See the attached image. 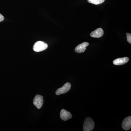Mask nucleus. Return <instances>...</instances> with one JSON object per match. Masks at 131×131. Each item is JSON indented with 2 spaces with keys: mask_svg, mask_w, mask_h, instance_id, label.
Returning <instances> with one entry per match:
<instances>
[{
  "mask_svg": "<svg viewBox=\"0 0 131 131\" xmlns=\"http://www.w3.org/2000/svg\"><path fill=\"white\" fill-rule=\"evenodd\" d=\"M129 58L125 57L118 58L115 59L113 62V63L115 65H123L127 63L129 61Z\"/></svg>",
  "mask_w": 131,
  "mask_h": 131,
  "instance_id": "1a4fd4ad",
  "label": "nucleus"
},
{
  "mask_svg": "<svg viewBox=\"0 0 131 131\" xmlns=\"http://www.w3.org/2000/svg\"><path fill=\"white\" fill-rule=\"evenodd\" d=\"M94 122L90 117H87L84 120L83 124V131L92 130L94 127Z\"/></svg>",
  "mask_w": 131,
  "mask_h": 131,
  "instance_id": "f257e3e1",
  "label": "nucleus"
},
{
  "mask_svg": "<svg viewBox=\"0 0 131 131\" xmlns=\"http://www.w3.org/2000/svg\"><path fill=\"white\" fill-rule=\"evenodd\" d=\"M60 116L61 119L64 121L71 119L72 117L71 113L64 109H62L61 110Z\"/></svg>",
  "mask_w": 131,
  "mask_h": 131,
  "instance_id": "423d86ee",
  "label": "nucleus"
},
{
  "mask_svg": "<svg viewBox=\"0 0 131 131\" xmlns=\"http://www.w3.org/2000/svg\"><path fill=\"white\" fill-rule=\"evenodd\" d=\"M71 88V84L69 82L66 83L62 88H59L56 91V94L59 95L61 94H64L69 91Z\"/></svg>",
  "mask_w": 131,
  "mask_h": 131,
  "instance_id": "7ed1b4c3",
  "label": "nucleus"
},
{
  "mask_svg": "<svg viewBox=\"0 0 131 131\" xmlns=\"http://www.w3.org/2000/svg\"><path fill=\"white\" fill-rule=\"evenodd\" d=\"M127 39V42L129 43H131V34L129 33H126V34Z\"/></svg>",
  "mask_w": 131,
  "mask_h": 131,
  "instance_id": "9b49d317",
  "label": "nucleus"
},
{
  "mask_svg": "<svg viewBox=\"0 0 131 131\" xmlns=\"http://www.w3.org/2000/svg\"><path fill=\"white\" fill-rule=\"evenodd\" d=\"M43 103V98L42 95H37L33 100V104L38 109L42 107Z\"/></svg>",
  "mask_w": 131,
  "mask_h": 131,
  "instance_id": "20e7f679",
  "label": "nucleus"
},
{
  "mask_svg": "<svg viewBox=\"0 0 131 131\" xmlns=\"http://www.w3.org/2000/svg\"><path fill=\"white\" fill-rule=\"evenodd\" d=\"M89 45V43L87 42H84L79 45L75 49V51L78 53H82L84 52L85 50H86V47Z\"/></svg>",
  "mask_w": 131,
  "mask_h": 131,
  "instance_id": "0eeeda50",
  "label": "nucleus"
},
{
  "mask_svg": "<svg viewBox=\"0 0 131 131\" xmlns=\"http://www.w3.org/2000/svg\"><path fill=\"white\" fill-rule=\"evenodd\" d=\"M4 20V16H3L2 15L0 14V22L3 21Z\"/></svg>",
  "mask_w": 131,
  "mask_h": 131,
  "instance_id": "f8f14e48",
  "label": "nucleus"
},
{
  "mask_svg": "<svg viewBox=\"0 0 131 131\" xmlns=\"http://www.w3.org/2000/svg\"><path fill=\"white\" fill-rule=\"evenodd\" d=\"M48 47V45L46 43L42 41H38L34 44L33 49L35 51L40 52L46 50Z\"/></svg>",
  "mask_w": 131,
  "mask_h": 131,
  "instance_id": "f03ea898",
  "label": "nucleus"
},
{
  "mask_svg": "<svg viewBox=\"0 0 131 131\" xmlns=\"http://www.w3.org/2000/svg\"><path fill=\"white\" fill-rule=\"evenodd\" d=\"M122 128L125 130H128L131 129V117H126L124 120L122 124Z\"/></svg>",
  "mask_w": 131,
  "mask_h": 131,
  "instance_id": "39448f33",
  "label": "nucleus"
},
{
  "mask_svg": "<svg viewBox=\"0 0 131 131\" xmlns=\"http://www.w3.org/2000/svg\"><path fill=\"white\" fill-rule=\"evenodd\" d=\"M104 31L103 29L101 28H97L90 34V36L93 38H99L103 36Z\"/></svg>",
  "mask_w": 131,
  "mask_h": 131,
  "instance_id": "6e6552de",
  "label": "nucleus"
},
{
  "mask_svg": "<svg viewBox=\"0 0 131 131\" xmlns=\"http://www.w3.org/2000/svg\"><path fill=\"white\" fill-rule=\"evenodd\" d=\"M88 1L90 3L94 5H98L103 3L105 0H88Z\"/></svg>",
  "mask_w": 131,
  "mask_h": 131,
  "instance_id": "9d476101",
  "label": "nucleus"
}]
</instances>
